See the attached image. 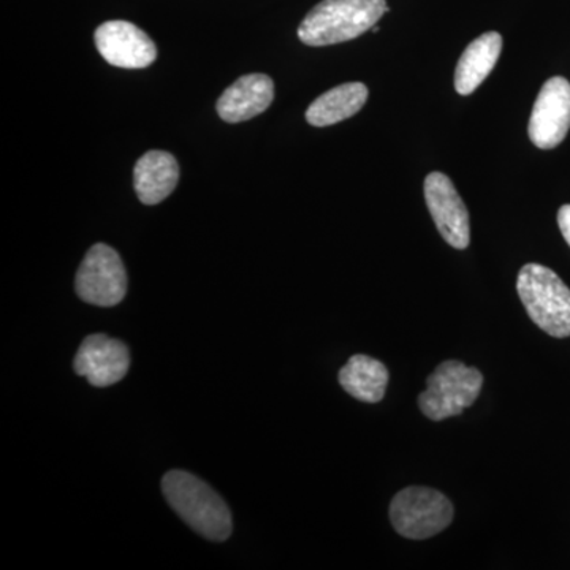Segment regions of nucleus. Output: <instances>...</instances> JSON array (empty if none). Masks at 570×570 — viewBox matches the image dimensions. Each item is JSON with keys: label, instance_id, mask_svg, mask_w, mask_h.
Listing matches in <instances>:
<instances>
[{"label": "nucleus", "instance_id": "nucleus-1", "mask_svg": "<svg viewBox=\"0 0 570 570\" xmlns=\"http://www.w3.org/2000/svg\"><path fill=\"white\" fill-rule=\"evenodd\" d=\"M164 497L184 523L204 538L224 542L234 530L232 512L204 480L186 471H170L163 479Z\"/></svg>", "mask_w": 570, "mask_h": 570}, {"label": "nucleus", "instance_id": "nucleus-2", "mask_svg": "<svg viewBox=\"0 0 570 570\" xmlns=\"http://www.w3.org/2000/svg\"><path fill=\"white\" fill-rule=\"evenodd\" d=\"M390 11L385 0H322L298 28L307 47L344 43L373 29Z\"/></svg>", "mask_w": 570, "mask_h": 570}, {"label": "nucleus", "instance_id": "nucleus-3", "mask_svg": "<svg viewBox=\"0 0 570 570\" xmlns=\"http://www.w3.org/2000/svg\"><path fill=\"white\" fill-rule=\"evenodd\" d=\"M521 303L539 328L553 337L570 336V288L553 269L528 264L517 279Z\"/></svg>", "mask_w": 570, "mask_h": 570}, {"label": "nucleus", "instance_id": "nucleus-4", "mask_svg": "<svg viewBox=\"0 0 570 570\" xmlns=\"http://www.w3.org/2000/svg\"><path fill=\"white\" fill-rule=\"evenodd\" d=\"M482 385L483 376L478 367L448 360L426 379V390L419 396V406L434 422L455 417L478 401Z\"/></svg>", "mask_w": 570, "mask_h": 570}, {"label": "nucleus", "instance_id": "nucleus-5", "mask_svg": "<svg viewBox=\"0 0 570 570\" xmlns=\"http://www.w3.org/2000/svg\"><path fill=\"white\" fill-rule=\"evenodd\" d=\"M390 520L397 534L406 539L433 538L452 523L453 505L441 491L409 487L393 498Z\"/></svg>", "mask_w": 570, "mask_h": 570}, {"label": "nucleus", "instance_id": "nucleus-6", "mask_svg": "<svg viewBox=\"0 0 570 570\" xmlns=\"http://www.w3.org/2000/svg\"><path fill=\"white\" fill-rule=\"evenodd\" d=\"M75 288L89 305H119L127 292V273L119 254L102 243L94 245L78 268Z\"/></svg>", "mask_w": 570, "mask_h": 570}, {"label": "nucleus", "instance_id": "nucleus-7", "mask_svg": "<svg viewBox=\"0 0 570 570\" xmlns=\"http://www.w3.org/2000/svg\"><path fill=\"white\" fill-rule=\"evenodd\" d=\"M569 129L570 82L566 78L553 77L540 89L528 134L538 148L553 149L564 141Z\"/></svg>", "mask_w": 570, "mask_h": 570}, {"label": "nucleus", "instance_id": "nucleus-8", "mask_svg": "<svg viewBox=\"0 0 570 570\" xmlns=\"http://www.w3.org/2000/svg\"><path fill=\"white\" fill-rule=\"evenodd\" d=\"M425 200L442 238L455 249H466L471 242L469 213L452 179L439 171L428 175Z\"/></svg>", "mask_w": 570, "mask_h": 570}, {"label": "nucleus", "instance_id": "nucleus-9", "mask_svg": "<svg viewBox=\"0 0 570 570\" xmlns=\"http://www.w3.org/2000/svg\"><path fill=\"white\" fill-rule=\"evenodd\" d=\"M94 39L105 61L121 69H145L157 58L154 41L132 22H104L97 28Z\"/></svg>", "mask_w": 570, "mask_h": 570}, {"label": "nucleus", "instance_id": "nucleus-10", "mask_svg": "<svg viewBox=\"0 0 570 570\" xmlns=\"http://www.w3.org/2000/svg\"><path fill=\"white\" fill-rule=\"evenodd\" d=\"M130 366L129 348L107 335H91L82 341L75 356L73 370L94 387H110L126 377Z\"/></svg>", "mask_w": 570, "mask_h": 570}, {"label": "nucleus", "instance_id": "nucleus-11", "mask_svg": "<svg viewBox=\"0 0 570 570\" xmlns=\"http://www.w3.org/2000/svg\"><path fill=\"white\" fill-rule=\"evenodd\" d=\"M275 100V82L264 73L246 75L225 89L217 112L225 122H245L264 112Z\"/></svg>", "mask_w": 570, "mask_h": 570}, {"label": "nucleus", "instance_id": "nucleus-12", "mask_svg": "<svg viewBox=\"0 0 570 570\" xmlns=\"http://www.w3.org/2000/svg\"><path fill=\"white\" fill-rule=\"evenodd\" d=\"M179 179L178 160L170 153L149 151L134 168L135 190L141 204L157 205L174 193Z\"/></svg>", "mask_w": 570, "mask_h": 570}, {"label": "nucleus", "instance_id": "nucleus-13", "mask_svg": "<svg viewBox=\"0 0 570 570\" xmlns=\"http://www.w3.org/2000/svg\"><path fill=\"white\" fill-rule=\"evenodd\" d=\"M502 51V37L498 32H487L461 55L455 71V89L460 96H471L487 80L497 66Z\"/></svg>", "mask_w": 570, "mask_h": 570}, {"label": "nucleus", "instance_id": "nucleus-14", "mask_svg": "<svg viewBox=\"0 0 570 570\" xmlns=\"http://www.w3.org/2000/svg\"><path fill=\"white\" fill-rule=\"evenodd\" d=\"M367 100L363 82H346L317 97L306 111V121L314 127H328L356 115Z\"/></svg>", "mask_w": 570, "mask_h": 570}, {"label": "nucleus", "instance_id": "nucleus-15", "mask_svg": "<svg viewBox=\"0 0 570 570\" xmlns=\"http://www.w3.org/2000/svg\"><path fill=\"white\" fill-rule=\"evenodd\" d=\"M390 374L384 363L367 355H354L340 371L341 387L363 403H379L385 395Z\"/></svg>", "mask_w": 570, "mask_h": 570}, {"label": "nucleus", "instance_id": "nucleus-16", "mask_svg": "<svg viewBox=\"0 0 570 570\" xmlns=\"http://www.w3.org/2000/svg\"><path fill=\"white\" fill-rule=\"evenodd\" d=\"M558 225H560L561 234L570 246V205L561 206L560 212H558Z\"/></svg>", "mask_w": 570, "mask_h": 570}]
</instances>
